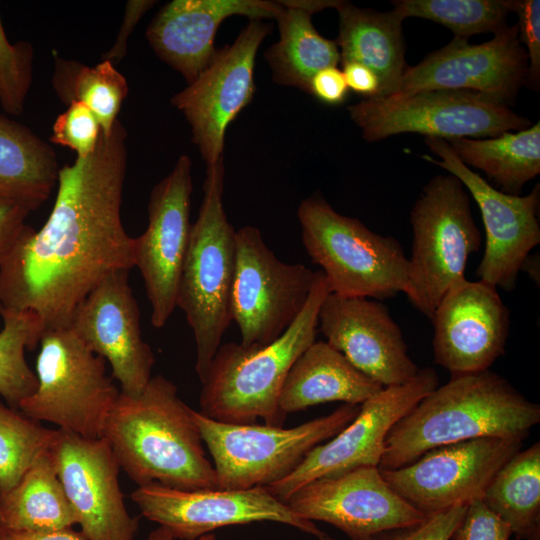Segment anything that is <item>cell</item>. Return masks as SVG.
I'll list each match as a JSON object with an SVG mask.
<instances>
[{
    "mask_svg": "<svg viewBox=\"0 0 540 540\" xmlns=\"http://www.w3.org/2000/svg\"><path fill=\"white\" fill-rule=\"evenodd\" d=\"M127 133L118 120L94 152L59 169L43 226L26 225L0 262V307L35 314L46 330L69 327L108 274L134 267V237L121 219Z\"/></svg>",
    "mask_w": 540,
    "mask_h": 540,
    "instance_id": "1",
    "label": "cell"
},
{
    "mask_svg": "<svg viewBox=\"0 0 540 540\" xmlns=\"http://www.w3.org/2000/svg\"><path fill=\"white\" fill-rule=\"evenodd\" d=\"M192 410L178 396L172 381L162 375L151 377L137 396L120 392L102 437L137 486L218 488Z\"/></svg>",
    "mask_w": 540,
    "mask_h": 540,
    "instance_id": "2",
    "label": "cell"
},
{
    "mask_svg": "<svg viewBox=\"0 0 540 540\" xmlns=\"http://www.w3.org/2000/svg\"><path fill=\"white\" fill-rule=\"evenodd\" d=\"M540 406L490 370L451 376L388 432L380 470L408 465L436 447L484 437L524 441Z\"/></svg>",
    "mask_w": 540,
    "mask_h": 540,
    "instance_id": "3",
    "label": "cell"
},
{
    "mask_svg": "<svg viewBox=\"0 0 540 540\" xmlns=\"http://www.w3.org/2000/svg\"><path fill=\"white\" fill-rule=\"evenodd\" d=\"M329 293L325 275L315 271L306 305L277 340L265 346L220 345L201 381L200 412L223 423L252 424L261 418L282 427L287 415L278 402L284 381L296 359L316 341L318 311Z\"/></svg>",
    "mask_w": 540,
    "mask_h": 540,
    "instance_id": "4",
    "label": "cell"
},
{
    "mask_svg": "<svg viewBox=\"0 0 540 540\" xmlns=\"http://www.w3.org/2000/svg\"><path fill=\"white\" fill-rule=\"evenodd\" d=\"M224 175V157L206 167L203 199L191 226L177 291L176 305L193 331L200 382L232 321L236 231L223 207Z\"/></svg>",
    "mask_w": 540,
    "mask_h": 540,
    "instance_id": "5",
    "label": "cell"
},
{
    "mask_svg": "<svg viewBox=\"0 0 540 540\" xmlns=\"http://www.w3.org/2000/svg\"><path fill=\"white\" fill-rule=\"evenodd\" d=\"M297 215L304 248L320 266L331 293L376 300L405 293L408 258L393 236L338 213L318 193L301 201Z\"/></svg>",
    "mask_w": 540,
    "mask_h": 540,
    "instance_id": "6",
    "label": "cell"
},
{
    "mask_svg": "<svg viewBox=\"0 0 540 540\" xmlns=\"http://www.w3.org/2000/svg\"><path fill=\"white\" fill-rule=\"evenodd\" d=\"M413 231L405 294L431 318L448 289L465 278L468 257L481 245L469 195L452 174L436 175L423 187L411 212Z\"/></svg>",
    "mask_w": 540,
    "mask_h": 540,
    "instance_id": "7",
    "label": "cell"
},
{
    "mask_svg": "<svg viewBox=\"0 0 540 540\" xmlns=\"http://www.w3.org/2000/svg\"><path fill=\"white\" fill-rule=\"evenodd\" d=\"M343 404L291 428L218 422L192 410L222 489L266 487L288 476L315 446L331 439L358 414Z\"/></svg>",
    "mask_w": 540,
    "mask_h": 540,
    "instance_id": "8",
    "label": "cell"
},
{
    "mask_svg": "<svg viewBox=\"0 0 540 540\" xmlns=\"http://www.w3.org/2000/svg\"><path fill=\"white\" fill-rule=\"evenodd\" d=\"M37 387L17 410L58 429L95 439L120 391L106 373V361L69 328L46 330L39 342Z\"/></svg>",
    "mask_w": 540,
    "mask_h": 540,
    "instance_id": "9",
    "label": "cell"
},
{
    "mask_svg": "<svg viewBox=\"0 0 540 540\" xmlns=\"http://www.w3.org/2000/svg\"><path fill=\"white\" fill-rule=\"evenodd\" d=\"M367 142L417 133L446 141L519 131L531 121L510 106L472 90H426L364 98L347 108Z\"/></svg>",
    "mask_w": 540,
    "mask_h": 540,
    "instance_id": "10",
    "label": "cell"
},
{
    "mask_svg": "<svg viewBox=\"0 0 540 540\" xmlns=\"http://www.w3.org/2000/svg\"><path fill=\"white\" fill-rule=\"evenodd\" d=\"M235 239L232 321L240 330L242 346H265L277 340L300 315L315 271L301 263L279 260L257 227L240 228Z\"/></svg>",
    "mask_w": 540,
    "mask_h": 540,
    "instance_id": "11",
    "label": "cell"
},
{
    "mask_svg": "<svg viewBox=\"0 0 540 540\" xmlns=\"http://www.w3.org/2000/svg\"><path fill=\"white\" fill-rule=\"evenodd\" d=\"M130 498L143 517L177 540H195L222 527L264 521L291 526L318 540H336L296 515L265 487L183 490L151 483L138 486Z\"/></svg>",
    "mask_w": 540,
    "mask_h": 540,
    "instance_id": "12",
    "label": "cell"
},
{
    "mask_svg": "<svg viewBox=\"0 0 540 540\" xmlns=\"http://www.w3.org/2000/svg\"><path fill=\"white\" fill-rule=\"evenodd\" d=\"M271 31L268 23L249 20L234 42L216 50L200 75L171 98L206 167L223 158L227 128L255 94L256 55Z\"/></svg>",
    "mask_w": 540,
    "mask_h": 540,
    "instance_id": "13",
    "label": "cell"
},
{
    "mask_svg": "<svg viewBox=\"0 0 540 540\" xmlns=\"http://www.w3.org/2000/svg\"><path fill=\"white\" fill-rule=\"evenodd\" d=\"M430 155L422 158L456 176L477 203L485 229V248L476 269L479 280L507 292L515 289L521 265L540 243V186L510 195L491 186L463 164L444 139L424 137Z\"/></svg>",
    "mask_w": 540,
    "mask_h": 540,
    "instance_id": "14",
    "label": "cell"
},
{
    "mask_svg": "<svg viewBox=\"0 0 540 540\" xmlns=\"http://www.w3.org/2000/svg\"><path fill=\"white\" fill-rule=\"evenodd\" d=\"M438 385L436 371L426 367L403 384L384 387L360 405L357 416L332 439L315 446L288 476L265 488L286 502L312 480L364 466L378 467L392 426Z\"/></svg>",
    "mask_w": 540,
    "mask_h": 540,
    "instance_id": "15",
    "label": "cell"
},
{
    "mask_svg": "<svg viewBox=\"0 0 540 540\" xmlns=\"http://www.w3.org/2000/svg\"><path fill=\"white\" fill-rule=\"evenodd\" d=\"M522 446L517 439L477 438L436 447L408 465L381 472L398 495L430 515L482 500L494 475Z\"/></svg>",
    "mask_w": 540,
    "mask_h": 540,
    "instance_id": "16",
    "label": "cell"
},
{
    "mask_svg": "<svg viewBox=\"0 0 540 540\" xmlns=\"http://www.w3.org/2000/svg\"><path fill=\"white\" fill-rule=\"evenodd\" d=\"M192 190V162L187 155H181L171 172L152 189L147 227L134 237V267L144 281L155 328L164 327L177 307L192 226Z\"/></svg>",
    "mask_w": 540,
    "mask_h": 540,
    "instance_id": "17",
    "label": "cell"
},
{
    "mask_svg": "<svg viewBox=\"0 0 540 540\" xmlns=\"http://www.w3.org/2000/svg\"><path fill=\"white\" fill-rule=\"evenodd\" d=\"M527 71L528 57L515 24L481 44L454 37L417 65L407 66L387 95L440 89L472 90L511 106L526 84Z\"/></svg>",
    "mask_w": 540,
    "mask_h": 540,
    "instance_id": "18",
    "label": "cell"
},
{
    "mask_svg": "<svg viewBox=\"0 0 540 540\" xmlns=\"http://www.w3.org/2000/svg\"><path fill=\"white\" fill-rule=\"evenodd\" d=\"M285 503L299 517L329 523L351 540H372L427 516L398 495L376 466L312 480Z\"/></svg>",
    "mask_w": 540,
    "mask_h": 540,
    "instance_id": "19",
    "label": "cell"
},
{
    "mask_svg": "<svg viewBox=\"0 0 540 540\" xmlns=\"http://www.w3.org/2000/svg\"><path fill=\"white\" fill-rule=\"evenodd\" d=\"M50 455L87 540H134L139 520L120 489V465L108 442L57 429Z\"/></svg>",
    "mask_w": 540,
    "mask_h": 540,
    "instance_id": "20",
    "label": "cell"
},
{
    "mask_svg": "<svg viewBox=\"0 0 540 540\" xmlns=\"http://www.w3.org/2000/svg\"><path fill=\"white\" fill-rule=\"evenodd\" d=\"M128 270L105 276L76 308L69 328L107 361L121 393L139 395L151 379L154 354L142 338Z\"/></svg>",
    "mask_w": 540,
    "mask_h": 540,
    "instance_id": "21",
    "label": "cell"
},
{
    "mask_svg": "<svg viewBox=\"0 0 540 540\" xmlns=\"http://www.w3.org/2000/svg\"><path fill=\"white\" fill-rule=\"evenodd\" d=\"M430 319L434 362L451 376L489 370L505 353L510 311L486 282L464 278L453 284Z\"/></svg>",
    "mask_w": 540,
    "mask_h": 540,
    "instance_id": "22",
    "label": "cell"
},
{
    "mask_svg": "<svg viewBox=\"0 0 540 540\" xmlns=\"http://www.w3.org/2000/svg\"><path fill=\"white\" fill-rule=\"evenodd\" d=\"M327 343L383 387L399 385L419 371L399 325L379 300L329 293L318 311Z\"/></svg>",
    "mask_w": 540,
    "mask_h": 540,
    "instance_id": "23",
    "label": "cell"
},
{
    "mask_svg": "<svg viewBox=\"0 0 540 540\" xmlns=\"http://www.w3.org/2000/svg\"><path fill=\"white\" fill-rule=\"evenodd\" d=\"M282 10L281 1L173 0L155 15L146 38L155 54L190 84L210 63L225 19L234 15L275 19Z\"/></svg>",
    "mask_w": 540,
    "mask_h": 540,
    "instance_id": "24",
    "label": "cell"
},
{
    "mask_svg": "<svg viewBox=\"0 0 540 540\" xmlns=\"http://www.w3.org/2000/svg\"><path fill=\"white\" fill-rule=\"evenodd\" d=\"M383 388L326 341H315L290 368L278 405L285 415L326 402L362 405Z\"/></svg>",
    "mask_w": 540,
    "mask_h": 540,
    "instance_id": "25",
    "label": "cell"
},
{
    "mask_svg": "<svg viewBox=\"0 0 540 540\" xmlns=\"http://www.w3.org/2000/svg\"><path fill=\"white\" fill-rule=\"evenodd\" d=\"M275 18L279 40L265 52L274 82L309 93L310 81L320 70L337 67L340 52L335 41L314 27L312 14L336 8L338 0H286Z\"/></svg>",
    "mask_w": 540,
    "mask_h": 540,
    "instance_id": "26",
    "label": "cell"
},
{
    "mask_svg": "<svg viewBox=\"0 0 540 540\" xmlns=\"http://www.w3.org/2000/svg\"><path fill=\"white\" fill-rule=\"evenodd\" d=\"M339 14L341 64L357 62L371 69L379 79L376 96L389 94L407 68L402 23L405 20L394 9H364L346 1L335 8Z\"/></svg>",
    "mask_w": 540,
    "mask_h": 540,
    "instance_id": "27",
    "label": "cell"
},
{
    "mask_svg": "<svg viewBox=\"0 0 540 540\" xmlns=\"http://www.w3.org/2000/svg\"><path fill=\"white\" fill-rule=\"evenodd\" d=\"M54 149L27 126L0 115V195L31 212L57 185Z\"/></svg>",
    "mask_w": 540,
    "mask_h": 540,
    "instance_id": "28",
    "label": "cell"
},
{
    "mask_svg": "<svg viewBox=\"0 0 540 540\" xmlns=\"http://www.w3.org/2000/svg\"><path fill=\"white\" fill-rule=\"evenodd\" d=\"M6 530L52 531L77 525L50 450L42 454L19 482L0 496Z\"/></svg>",
    "mask_w": 540,
    "mask_h": 540,
    "instance_id": "29",
    "label": "cell"
},
{
    "mask_svg": "<svg viewBox=\"0 0 540 540\" xmlns=\"http://www.w3.org/2000/svg\"><path fill=\"white\" fill-rule=\"evenodd\" d=\"M447 143L463 164L483 171L506 194L520 195L524 185L540 174L539 121L496 137H463Z\"/></svg>",
    "mask_w": 540,
    "mask_h": 540,
    "instance_id": "30",
    "label": "cell"
},
{
    "mask_svg": "<svg viewBox=\"0 0 540 540\" xmlns=\"http://www.w3.org/2000/svg\"><path fill=\"white\" fill-rule=\"evenodd\" d=\"M482 501L510 526L517 539L539 540V441L519 450L497 471Z\"/></svg>",
    "mask_w": 540,
    "mask_h": 540,
    "instance_id": "31",
    "label": "cell"
},
{
    "mask_svg": "<svg viewBox=\"0 0 540 540\" xmlns=\"http://www.w3.org/2000/svg\"><path fill=\"white\" fill-rule=\"evenodd\" d=\"M52 87L66 105L71 102L86 105L98 119L104 135H108L118 121V113L128 94L126 78L106 60L87 66L76 60L56 58Z\"/></svg>",
    "mask_w": 540,
    "mask_h": 540,
    "instance_id": "32",
    "label": "cell"
},
{
    "mask_svg": "<svg viewBox=\"0 0 540 540\" xmlns=\"http://www.w3.org/2000/svg\"><path fill=\"white\" fill-rule=\"evenodd\" d=\"M0 395L17 409L37 387L35 372L29 367L25 350H33L45 332L41 320L28 311L0 307Z\"/></svg>",
    "mask_w": 540,
    "mask_h": 540,
    "instance_id": "33",
    "label": "cell"
},
{
    "mask_svg": "<svg viewBox=\"0 0 540 540\" xmlns=\"http://www.w3.org/2000/svg\"><path fill=\"white\" fill-rule=\"evenodd\" d=\"M393 9L404 19L418 17L441 24L454 37L471 36L505 29L515 0H394Z\"/></svg>",
    "mask_w": 540,
    "mask_h": 540,
    "instance_id": "34",
    "label": "cell"
},
{
    "mask_svg": "<svg viewBox=\"0 0 540 540\" xmlns=\"http://www.w3.org/2000/svg\"><path fill=\"white\" fill-rule=\"evenodd\" d=\"M57 429L0 402V496L10 491L30 466L52 447Z\"/></svg>",
    "mask_w": 540,
    "mask_h": 540,
    "instance_id": "35",
    "label": "cell"
},
{
    "mask_svg": "<svg viewBox=\"0 0 540 540\" xmlns=\"http://www.w3.org/2000/svg\"><path fill=\"white\" fill-rule=\"evenodd\" d=\"M33 47L29 42L11 43L0 17V104L10 115H20L32 83Z\"/></svg>",
    "mask_w": 540,
    "mask_h": 540,
    "instance_id": "36",
    "label": "cell"
},
{
    "mask_svg": "<svg viewBox=\"0 0 540 540\" xmlns=\"http://www.w3.org/2000/svg\"><path fill=\"white\" fill-rule=\"evenodd\" d=\"M101 133L93 112L81 102H71L54 121L50 141L73 150L76 158H86L94 152Z\"/></svg>",
    "mask_w": 540,
    "mask_h": 540,
    "instance_id": "37",
    "label": "cell"
},
{
    "mask_svg": "<svg viewBox=\"0 0 540 540\" xmlns=\"http://www.w3.org/2000/svg\"><path fill=\"white\" fill-rule=\"evenodd\" d=\"M514 13L520 43L528 57L526 86L539 90L540 85V1L515 0Z\"/></svg>",
    "mask_w": 540,
    "mask_h": 540,
    "instance_id": "38",
    "label": "cell"
},
{
    "mask_svg": "<svg viewBox=\"0 0 540 540\" xmlns=\"http://www.w3.org/2000/svg\"><path fill=\"white\" fill-rule=\"evenodd\" d=\"M510 526L482 500L470 503L451 540H509Z\"/></svg>",
    "mask_w": 540,
    "mask_h": 540,
    "instance_id": "39",
    "label": "cell"
},
{
    "mask_svg": "<svg viewBox=\"0 0 540 540\" xmlns=\"http://www.w3.org/2000/svg\"><path fill=\"white\" fill-rule=\"evenodd\" d=\"M467 506L427 515L420 523L384 532L372 540H451Z\"/></svg>",
    "mask_w": 540,
    "mask_h": 540,
    "instance_id": "40",
    "label": "cell"
},
{
    "mask_svg": "<svg viewBox=\"0 0 540 540\" xmlns=\"http://www.w3.org/2000/svg\"><path fill=\"white\" fill-rule=\"evenodd\" d=\"M30 213L22 204L0 195V262L27 225Z\"/></svg>",
    "mask_w": 540,
    "mask_h": 540,
    "instance_id": "41",
    "label": "cell"
},
{
    "mask_svg": "<svg viewBox=\"0 0 540 540\" xmlns=\"http://www.w3.org/2000/svg\"><path fill=\"white\" fill-rule=\"evenodd\" d=\"M155 4L151 0H130L126 3L124 16L116 39L111 48L102 55V60L109 61L115 66L126 55L129 36L142 16Z\"/></svg>",
    "mask_w": 540,
    "mask_h": 540,
    "instance_id": "42",
    "label": "cell"
},
{
    "mask_svg": "<svg viewBox=\"0 0 540 540\" xmlns=\"http://www.w3.org/2000/svg\"><path fill=\"white\" fill-rule=\"evenodd\" d=\"M309 93L329 105L343 103L348 94V86L342 70L327 67L318 71L310 81Z\"/></svg>",
    "mask_w": 540,
    "mask_h": 540,
    "instance_id": "43",
    "label": "cell"
},
{
    "mask_svg": "<svg viewBox=\"0 0 540 540\" xmlns=\"http://www.w3.org/2000/svg\"><path fill=\"white\" fill-rule=\"evenodd\" d=\"M342 67L348 89L364 98L373 97L379 93V79L371 69L357 62L343 63Z\"/></svg>",
    "mask_w": 540,
    "mask_h": 540,
    "instance_id": "44",
    "label": "cell"
},
{
    "mask_svg": "<svg viewBox=\"0 0 540 540\" xmlns=\"http://www.w3.org/2000/svg\"><path fill=\"white\" fill-rule=\"evenodd\" d=\"M0 540H87L81 531L65 528L52 531H12L5 530Z\"/></svg>",
    "mask_w": 540,
    "mask_h": 540,
    "instance_id": "45",
    "label": "cell"
},
{
    "mask_svg": "<svg viewBox=\"0 0 540 540\" xmlns=\"http://www.w3.org/2000/svg\"><path fill=\"white\" fill-rule=\"evenodd\" d=\"M520 271L526 273L528 277L537 285L540 284V255L539 253L529 254L523 261Z\"/></svg>",
    "mask_w": 540,
    "mask_h": 540,
    "instance_id": "46",
    "label": "cell"
},
{
    "mask_svg": "<svg viewBox=\"0 0 540 540\" xmlns=\"http://www.w3.org/2000/svg\"><path fill=\"white\" fill-rule=\"evenodd\" d=\"M147 540H177V539H175L173 535L166 528L159 526L148 535ZM195 540H216V536L213 533H209Z\"/></svg>",
    "mask_w": 540,
    "mask_h": 540,
    "instance_id": "47",
    "label": "cell"
},
{
    "mask_svg": "<svg viewBox=\"0 0 540 540\" xmlns=\"http://www.w3.org/2000/svg\"><path fill=\"white\" fill-rule=\"evenodd\" d=\"M5 526H4V522H3V518H2V514H1V507H0V539L3 535V533L5 532Z\"/></svg>",
    "mask_w": 540,
    "mask_h": 540,
    "instance_id": "48",
    "label": "cell"
}]
</instances>
